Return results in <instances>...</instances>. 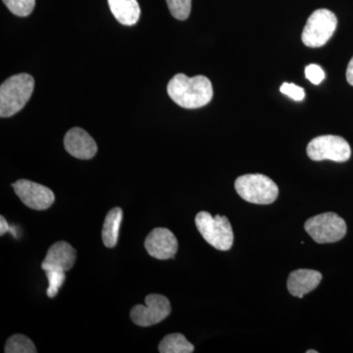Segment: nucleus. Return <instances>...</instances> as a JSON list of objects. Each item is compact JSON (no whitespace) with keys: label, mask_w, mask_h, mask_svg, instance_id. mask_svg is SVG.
Masks as SVG:
<instances>
[{"label":"nucleus","mask_w":353,"mask_h":353,"mask_svg":"<svg viewBox=\"0 0 353 353\" xmlns=\"http://www.w3.org/2000/svg\"><path fill=\"white\" fill-rule=\"evenodd\" d=\"M306 233L317 243H332L343 240L347 234V223L336 213L316 215L304 224Z\"/></svg>","instance_id":"obj_5"},{"label":"nucleus","mask_w":353,"mask_h":353,"mask_svg":"<svg viewBox=\"0 0 353 353\" xmlns=\"http://www.w3.org/2000/svg\"><path fill=\"white\" fill-rule=\"evenodd\" d=\"M9 231H10L11 234H13L15 238L17 236H16L15 230L9 226L6 218H4L3 216H0V236H3L4 234H6L7 232Z\"/></svg>","instance_id":"obj_23"},{"label":"nucleus","mask_w":353,"mask_h":353,"mask_svg":"<svg viewBox=\"0 0 353 353\" xmlns=\"http://www.w3.org/2000/svg\"><path fill=\"white\" fill-rule=\"evenodd\" d=\"M322 274L311 269H297L288 278L287 287L292 296L303 299L314 290L322 281Z\"/></svg>","instance_id":"obj_13"},{"label":"nucleus","mask_w":353,"mask_h":353,"mask_svg":"<svg viewBox=\"0 0 353 353\" xmlns=\"http://www.w3.org/2000/svg\"><path fill=\"white\" fill-rule=\"evenodd\" d=\"M14 192L20 201L34 210H46L54 203L52 190L41 183L29 180H19L12 183Z\"/></svg>","instance_id":"obj_9"},{"label":"nucleus","mask_w":353,"mask_h":353,"mask_svg":"<svg viewBox=\"0 0 353 353\" xmlns=\"http://www.w3.org/2000/svg\"><path fill=\"white\" fill-rule=\"evenodd\" d=\"M6 353H37L36 345L31 339L24 334H16L11 336L6 341Z\"/></svg>","instance_id":"obj_17"},{"label":"nucleus","mask_w":353,"mask_h":353,"mask_svg":"<svg viewBox=\"0 0 353 353\" xmlns=\"http://www.w3.org/2000/svg\"><path fill=\"white\" fill-rule=\"evenodd\" d=\"M64 146L69 154L78 159H92L97 152L94 139L85 130L78 127L72 128L65 134Z\"/></svg>","instance_id":"obj_11"},{"label":"nucleus","mask_w":353,"mask_h":353,"mask_svg":"<svg viewBox=\"0 0 353 353\" xmlns=\"http://www.w3.org/2000/svg\"><path fill=\"white\" fill-rule=\"evenodd\" d=\"M145 305L138 304L132 308L130 317L139 327H150L163 321L171 314L169 299L162 294H152L145 296Z\"/></svg>","instance_id":"obj_8"},{"label":"nucleus","mask_w":353,"mask_h":353,"mask_svg":"<svg viewBox=\"0 0 353 353\" xmlns=\"http://www.w3.org/2000/svg\"><path fill=\"white\" fill-rule=\"evenodd\" d=\"M308 157L313 161H347L352 157V148L345 139L339 136H320L313 139L306 148Z\"/></svg>","instance_id":"obj_7"},{"label":"nucleus","mask_w":353,"mask_h":353,"mask_svg":"<svg viewBox=\"0 0 353 353\" xmlns=\"http://www.w3.org/2000/svg\"><path fill=\"white\" fill-rule=\"evenodd\" d=\"M169 10L176 20H187L192 10V0H166Z\"/></svg>","instance_id":"obj_20"},{"label":"nucleus","mask_w":353,"mask_h":353,"mask_svg":"<svg viewBox=\"0 0 353 353\" xmlns=\"http://www.w3.org/2000/svg\"><path fill=\"white\" fill-rule=\"evenodd\" d=\"M160 353H192L194 352V345L180 333L167 334L158 345Z\"/></svg>","instance_id":"obj_16"},{"label":"nucleus","mask_w":353,"mask_h":353,"mask_svg":"<svg viewBox=\"0 0 353 353\" xmlns=\"http://www.w3.org/2000/svg\"><path fill=\"white\" fill-rule=\"evenodd\" d=\"M7 8L16 16L26 17L34 10L36 0H2Z\"/></svg>","instance_id":"obj_19"},{"label":"nucleus","mask_w":353,"mask_h":353,"mask_svg":"<svg viewBox=\"0 0 353 353\" xmlns=\"http://www.w3.org/2000/svg\"><path fill=\"white\" fill-rule=\"evenodd\" d=\"M46 274V277L48 279V290H46V294L50 299H53L57 296L58 292H59L60 288L64 284L65 280H66V274L62 270H57V269H48V270H44Z\"/></svg>","instance_id":"obj_18"},{"label":"nucleus","mask_w":353,"mask_h":353,"mask_svg":"<svg viewBox=\"0 0 353 353\" xmlns=\"http://www.w3.org/2000/svg\"><path fill=\"white\" fill-rule=\"evenodd\" d=\"M338 19L328 9H318L309 16L303 36V43L308 48H321L333 37Z\"/></svg>","instance_id":"obj_6"},{"label":"nucleus","mask_w":353,"mask_h":353,"mask_svg":"<svg viewBox=\"0 0 353 353\" xmlns=\"http://www.w3.org/2000/svg\"><path fill=\"white\" fill-rule=\"evenodd\" d=\"M305 77L313 85H319L324 81L325 72L319 65L310 64L305 68Z\"/></svg>","instance_id":"obj_22"},{"label":"nucleus","mask_w":353,"mask_h":353,"mask_svg":"<svg viewBox=\"0 0 353 353\" xmlns=\"http://www.w3.org/2000/svg\"><path fill=\"white\" fill-rule=\"evenodd\" d=\"M196 226L209 245L218 250L226 252L234 245V232L226 216H212L201 211L196 216Z\"/></svg>","instance_id":"obj_3"},{"label":"nucleus","mask_w":353,"mask_h":353,"mask_svg":"<svg viewBox=\"0 0 353 353\" xmlns=\"http://www.w3.org/2000/svg\"><path fill=\"white\" fill-rule=\"evenodd\" d=\"M77 252L67 241H57L50 246L46 259L41 263L43 270L57 269V270L68 271L75 264Z\"/></svg>","instance_id":"obj_12"},{"label":"nucleus","mask_w":353,"mask_h":353,"mask_svg":"<svg viewBox=\"0 0 353 353\" xmlns=\"http://www.w3.org/2000/svg\"><path fill=\"white\" fill-rule=\"evenodd\" d=\"M109 8L118 22L125 26H134L141 16L138 0H108Z\"/></svg>","instance_id":"obj_14"},{"label":"nucleus","mask_w":353,"mask_h":353,"mask_svg":"<svg viewBox=\"0 0 353 353\" xmlns=\"http://www.w3.org/2000/svg\"><path fill=\"white\" fill-rule=\"evenodd\" d=\"M167 92L172 101L185 109L203 108L213 97L212 83L208 78L204 76L189 78L185 74H176L171 79Z\"/></svg>","instance_id":"obj_1"},{"label":"nucleus","mask_w":353,"mask_h":353,"mask_svg":"<svg viewBox=\"0 0 353 353\" xmlns=\"http://www.w3.org/2000/svg\"><path fill=\"white\" fill-rule=\"evenodd\" d=\"M347 80L350 85H353V57L348 63L347 69Z\"/></svg>","instance_id":"obj_24"},{"label":"nucleus","mask_w":353,"mask_h":353,"mask_svg":"<svg viewBox=\"0 0 353 353\" xmlns=\"http://www.w3.org/2000/svg\"><path fill=\"white\" fill-rule=\"evenodd\" d=\"M146 252L153 259H174L178 252L179 243L175 234L166 228H155L145 238Z\"/></svg>","instance_id":"obj_10"},{"label":"nucleus","mask_w":353,"mask_h":353,"mask_svg":"<svg viewBox=\"0 0 353 353\" xmlns=\"http://www.w3.org/2000/svg\"><path fill=\"white\" fill-rule=\"evenodd\" d=\"M34 88V80L29 74H18L4 81L0 87V116L8 118L22 110Z\"/></svg>","instance_id":"obj_2"},{"label":"nucleus","mask_w":353,"mask_h":353,"mask_svg":"<svg viewBox=\"0 0 353 353\" xmlns=\"http://www.w3.org/2000/svg\"><path fill=\"white\" fill-rule=\"evenodd\" d=\"M122 220L123 210L120 208L111 209L106 215L102 229V241L106 248H113L117 245Z\"/></svg>","instance_id":"obj_15"},{"label":"nucleus","mask_w":353,"mask_h":353,"mask_svg":"<svg viewBox=\"0 0 353 353\" xmlns=\"http://www.w3.org/2000/svg\"><path fill=\"white\" fill-rule=\"evenodd\" d=\"M280 90L282 94L288 95V97L296 101H303L304 97H305V92H304L303 88L299 87L296 83H284L281 85Z\"/></svg>","instance_id":"obj_21"},{"label":"nucleus","mask_w":353,"mask_h":353,"mask_svg":"<svg viewBox=\"0 0 353 353\" xmlns=\"http://www.w3.org/2000/svg\"><path fill=\"white\" fill-rule=\"evenodd\" d=\"M306 353H318V352H317V350H307V352H306Z\"/></svg>","instance_id":"obj_25"},{"label":"nucleus","mask_w":353,"mask_h":353,"mask_svg":"<svg viewBox=\"0 0 353 353\" xmlns=\"http://www.w3.org/2000/svg\"><path fill=\"white\" fill-rule=\"evenodd\" d=\"M234 189L243 201L259 205L273 203L279 196L278 185L262 174L239 176L234 182Z\"/></svg>","instance_id":"obj_4"}]
</instances>
